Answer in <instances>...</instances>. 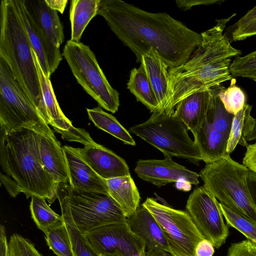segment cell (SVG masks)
Returning a JSON list of instances; mask_svg holds the SVG:
<instances>
[{
	"label": "cell",
	"instance_id": "1",
	"mask_svg": "<svg viewBox=\"0 0 256 256\" xmlns=\"http://www.w3.org/2000/svg\"><path fill=\"white\" fill-rule=\"evenodd\" d=\"M98 14L136 55L154 50L170 68L183 64L200 46L201 34L166 12L152 13L121 0H100Z\"/></svg>",
	"mask_w": 256,
	"mask_h": 256
},
{
	"label": "cell",
	"instance_id": "2",
	"mask_svg": "<svg viewBox=\"0 0 256 256\" xmlns=\"http://www.w3.org/2000/svg\"><path fill=\"white\" fill-rule=\"evenodd\" d=\"M236 14L216 20V24L202 32V41L189 60L168 70L170 98L162 112L172 114L176 105L190 94L221 86L231 80L232 58L242 54L234 48L226 34L227 23Z\"/></svg>",
	"mask_w": 256,
	"mask_h": 256
},
{
	"label": "cell",
	"instance_id": "3",
	"mask_svg": "<svg viewBox=\"0 0 256 256\" xmlns=\"http://www.w3.org/2000/svg\"><path fill=\"white\" fill-rule=\"evenodd\" d=\"M40 131L22 128L0 132V164L2 170L18 184L27 198L41 196L52 204L57 198L58 184L42 162Z\"/></svg>",
	"mask_w": 256,
	"mask_h": 256
},
{
	"label": "cell",
	"instance_id": "4",
	"mask_svg": "<svg viewBox=\"0 0 256 256\" xmlns=\"http://www.w3.org/2000/svg\"><path fill=\"white\" fill-rule=\"evenodd\" d=\"M32 50L15 0H1L0 58L38 110L42 95Z\"/></svg>",
	"mask_w": 256,
	"mask_h": 256
},
{
	"label": "cell",
	"instance_id": "5",
	"mask_svg": "<svg viewBox=\"0 0 256 256\" xmlns=\"http://www.w3.org/2000/svg\"><path fill=\"white\" fill-rule=\"evenodd\" d=\"M56 194L64 222L82 234L106 225L127 222L108 194L74 189L68 182L58 184Z\"/></svg>",
	"mask_w": 256,
	"mask_h": 256
},
{
	"label": "cell",
	"instance_id": "6",
	"mask_svg": "<svg viewBox=\"0 0 256 256\" xmlns=\"http://www.w3.org/2000/svg\"><path fill=\"white\" fill-rule=\"evenodd\" d=\"M249 170L232 160L230 154L200 171L203 186L220 204L256 222V206L248 188Z\"/></svg>",
	"mask_w": 256,
	"mask_h": 256
},
{
	"label": "cell",
	"instance_id": "7",
	"mask_svg": "<svg viewBox=\"0 0 256 256\" xmlns=\"http://www.w3.org/2000/svg\"><path fill=\"white\" fill-rule=\"evenodd\" d=\"M130 132L162 152L165 158L176 156L198 165L202 157L186 124L174 113L155 112L144 122L132 126Z\"/></svg>",
	"mask_w": 256,
	"mask_h": 256
},
{
	"label": "cell",
	"instance_id": "8",
	"mask_svg": "<svg viewBox=\"0 0 256 256\" xmlns=\"http://www.w3.org/2000/svg\"><path fill=\"white\" fill-rule=\"evenodd\" d=\"M62 55L85 92L101 108L112 113L116 112L120 106L119 94L108 82L90 46L70 40Z\"/></svg>",
	"mask_w": 256,
	"mask_h": 256
},
{
	"label": "cell",
	"instance_id": "9",
	"mask_svg": "<svg viewBox=\"0 0 256 256\" xmlns=\"http://www.w3.org/2000/svg\"><path fill=\"white\" fill-rule=\"evenodd\" d=\"M50 129L30 98L0 58V132L20 128Z\"/></svg>",
	"mask_w": 256,
	"mask_h": 256
},
{
	"label": "cell",
	"instance_id": "10",
	"mask_svg": "<svg viewBox=\"0 0 256 256\" xmlns=\"http://www.w3.org/2000/svg\"><path fill=\"white\" fill-rule=\"evenodd\" d=\"M142 204L160 226L172 256H196V246L204 238L187 212L160 204L150 198Z\"/></svg>",
	"mask_w": 256,
	"mask_h": 256
},
{
	"label": "cell",
	"instance_id": "11",
	"mask_svg": "<svg viewBox=\"0 0 256 256\" xmlns=\"http://www.w3.org/2000/svg\"><path fill=\"white\" fill-rule=\"evenodd\" d=\"M187 212L205 239L219 248L229 235L220 203L203 186L196 188L189 196L186 204Z\"/></svg>",
	"mask_w": 256,
	"mask_h": 256
},
{
	"label": "cell",
	"instance_id": "12",
	"mask_svg": "<svg viewBox=\"0 0 256 256\" xmlns=\"http://www.w3.org/2000/svg\"><path fill=\"white\" fill-rule=\"evenodd\" d=\"M84 236L98 256L146 255L144 242L133 232L128 222L102 226Z\"/></svg>",
	"mask_w": 256,
	"mask_h": 256
},
{
	"label": "cell",
	"instance_id": "13",
	"mask_svg": "<svg viewBox=\"0 0 256 256\" xmlns=\"http://www.w3.org/2000/svg\"><path fill=\"white\" fill-rule=\"evenodd\" d=\"M32 55L42 95V103L38 110L46 123L68 141L80 142L85 146L96 144L86 131L74 127L65 116L58 102L50 80L44 74L34 50Z\"/></svg>",
	"mask_w": 256,
	"mask_h": 256
},
{
	"label": "cell",
	"instance_id": "14",
	"mask_svg": "<svg viewBox=\"0 0 256 256\" xmlns=\"http://www.w3.org/2000/svg\"><path fill=\"white\" fill-rule=\"evenodd\" d=\"M22 0L45 41L46 62L51 76L62 60L60 46L64 38L63 26L57 11L51 9L45 0Z\"/></svg>",
	"mask_w": 256,
	"mask_h": 256
},
{
	"label": "cell",
	"instance_id": "15",
	"mask_svg": "<svg viewBox=\"0 0 256 256\" xmlns=\"http://www.w3.org/2000/svg\"><path fill=\"white\" fill-rule=\"evenodd\" d=\"M134 172L144 180L158 187L180 182L194 185L199 184V174L176 163L170 158L162 160H140Z\"/></svg>",
	"mask_w": 256,
	"mask_h": 256
},
{
	"label": "cell",
	"instance_id": "16",
	"mask_svg": "<svg viewBox=\"0 0 256 256\" xmlns=\"http://www.w3.org/2000/svg\"><path fill=\"white\" fill-rule=\"evenodd\" d=\"M77 150L95 172L105 180L130 176L126 161L102 145L90 144Z\"/></svg>",
	"mask_w": 256,
	"mask_h": 256
},
{
	"label": "cell",
	"instance_id": "17",
	"mask_svg": "<svg viewBox=\"0 0 256 256\" xmlns=\"http://www.w3.org/2000/svg\"><path fill=\"white\" fill-rule=\"evenodd\" d=\"M69 175V184L74 188L108 194L106 180L92 168L78 152L77 148L62 146Z\"/></svg>",
	"mask_w": 256,
	"mask_h": 256
},
{
	"label": "cell",
	"instance_id": "18",
	"mask_svg": "<svg viewBox=\"0 0 256 256\" xmlns=\"http://www.w3.org/2000/svg\"><path fill=\"white\" fill-rule=\"evenodd\" d=\"M127 222L133 232L144 242L146 252L160 251L170 254L168 242L160 226L142 204L128 218Z\"/></svg>",
	"mask_w": 256,
	"mask_h": 256
},
{
	"label": "cell",
	"instance_id": "19",
	"mask_svg": "<svg viewBox=\"0 0 256 256\" xmlns=\"http://www.w3.org/2000/svg\"><path fill=\"white\" fill-rule=\"evenodd\" d=\"M39 149L42 165L54 182L56 184L68 182L64 154L60 142L51 129L40 132Z\"/></svg>",
	"mask_w": 256,
	"mask_h": 256
},
{
	"label": "cell",
	"instance_id": "20",
	"mask_svg": "<svg viewBox=\"0 0 256 256\" xmlns=\"http://www.w3.org/2000/svg\"><path fill=\"white\" fill-rule=\"evenodd\" d=\"M142 65L156 96L158 108L162 112L169 100L168 66L153 49L142 56Z\"/></svg>",
	"mask_w": 256,
	"mask_h": 256
},
{
	"label": "cell",
	"instance_id": "21",
	"mask_svg": "<svg viewBox=\"0 0 256 256\" xmlns=\"http://www.w3.org/2000/svg\"><path fill=\"white\" fill-rule=\"evenodd\" d=\"M212 96V88L193 93L176 105L174 114L192 134L205 120Z\"/></svg>",
	"mask_w": 256,
	"mask_h": 256
},
{
	"label": "cell",
	"instance_id": "22",
	"mask_svg": "<svg viewBox=\"0 0 256 256\" xmlns=\"http://www.w3.org/2000/svg\"><path fill=\"white\" fill-rule=\"evenodd\" d=\"M192 134L202 160L206 164L218 162L229 154L226 151L228 138L214 128L206 118Z\"/></svg>",
	"mask_w": 256,
	"mask_h": 256
},
{
	"label": "cell",
	"instance_id": "23",
	"mask_svg": "<svg viewBox=\"0 0 256 256\" xmlns=\"http://www.w3.org/2000/svg\"><path fill=\"white\" fill-rule=\"evenodd\" d=\"M108 194L116 201L128 218L140 206V197L131 176L106 180Z\"/></svg>",
	"mask_w": 256,
	"mask_h": 256
},
{
	"label": "cell",
	"instance_id": "24",
	"mask_svg": "<svg viewBox=\"0 0 256 256\" xmlns=\"http://www.w3.org/2000/svg\"><path fill=\"white\" fill-rule=\"evenodd\" d=\"M100 0H72L70 8L71 38L80 42L82 34L93 18L98 15Z\"/></svg>",
	"mask_w": 256,
	"mask_h": 256
},
{
	"label": "cell",
	"instance_id": "25",
	"mask_svg": "<svg viewBox=\"0 0 256 256\" xmlns=\"http://www.w3.org/2000/svg\"><path fill=\"white\" fill-rule=\"evenodd\" d=\"M127 88L151 112L158 110V104L144 66L140 64L138 68H134L130 72Z\"/></svg>",
	"mask_w": 256,
	"mask_h": 256
},
{
	"label": "cell",
	"instance_id": "26",
	"mask_svg": "<svg viewBox=\"0 0 256 256\" xmlns=\"http://www.w3.org/2000/svg\"><path fill=\"white\" fill-rule=\"evenodd\" d=\"M15 2L32 48L44 74L50 78V74L46 62V46L44 38L26 9L23 0H15Z\"/></svg>",
	"mask_w": 256,
	"mask_h": 256
},
{
	"label": "cell",
	"instance_id": "27",
	"mask_svg": "<svg viewBox=\"0 0 256 256\" xmlns=\"http://www.w3.org/2000/svg\"><path fill=\"white\" fill-rule=\"evenodd\" d=\"M252 106L246 104L234 116L228 142L226 151L230 154L238 144L246 148L248 146L247 136L252 130L255 118L250 114Z\"/></svg>",
	"mask_w": 256,
	"mask_h": 256
},
{
	"label": "cell",
	"instance_id": "28",
	"mask_svg": "<svg viewBox=\"0 0 256 256\" xmlns=\"http://www.w3.org/2000/svg\"><path fill=\"white\" fill-rule=\"evenodd\" d=\"M89 119L98 128L106 132L126 144L136 146L130 132L111 114L104 111L100 106L87 108Z\"/></svg>",
	"mask_w": 256,
	"mask_h": 256
},
{
	"label": "cell",
	"instance_id": "29",
	"mask_svg": "<svg viewBox=\"0 0 256 256\" xmlns=\"http://www.w3.org/2000/svg\"><path fill=\"white\" fill-rule=\"evenodd\" d=\"M46 198L33 196L30 208L32 218L38 228L44 233L48 229L63 225L62 216L54 212L46 204Z\"/></svg>",
	"mask_w": 256,
	"mask_h": 256
},
{
	"label": "cell",
	"instance_id": "30",
	"mask_svg": "<svg viewBox=\"0 0 256 256\" xmlns=\"http://www.w3.org/2000/svg\"><path fill=\"white\" fill-rule=\"evenodd\" d=\"M217 88H212V96L206 120L214 128L229 138L234 115L230 114L225 109L218 96Z\"/></svg>",
	"mask_w": 256,
	"mask_h": 256
},
{
	"label": "cell",
	"instance_id": "31",
	"mask_svg": "<svg viewBox=\"0 0 256 256\" xmlns=\"http://www.w3.org/2000/svg\"><path fill=\"white\" fill-rule=\"evenodd\" d=\"M220 207L227 224L238 230L248 240L256 244V222L220 203Z\"/></svg>",
	"mask_w": 256,
	"mask_h": 256
},
{
	"label": "cell",
	"instance_id": "32",
	"mask_svg": "<svg viewBox=\"0 0 256 256\" xmlns=\"http://www.w3.org/2000/svg\"><path fill=\"white\" fill-rule=\"evenodd\" d=\"M47 245L58 256H74L66 223L44 233Z\"/></svg>",
	"mask_w": 256,
	"mask_h": 256
},
{
	"label": "cell",
	"instance_id": "33",
	"mask_svg": "<svg viewBox=\"0 0 256 256\" xmlns=\"http://www.w3.org/2000/svg\"><path fill=\"white\" fill-rule=\"evenodd\" d=\"M218 96L226 110L235 115L246 104V95L239 86L236 85V80L232 78L227 88L222 86L218 87Z\"/></svg>",
	"mask_w": 256,
	"mask_h": 256
},
{
	"label": "cell",
	"instance_id": "34",
	"mask_svg": "<svg viewBox=\"0 0 256 256\" xmlns=\"http://www.w3.org/2000/svg\"><path fill=\"white\" fill-rule=\"evenodd\" d=\"M230 70L232 76L248 78L256 82V50L234 58Z\"/></svg>",
	"mask_w": 256,
	"mask_h": 256
},
{
	"label": "cell",
	"instance_id": "35",
	"mask_svg": "<svg viewBox=\"0 0 256 256\" xmlns=\"http://www.w3.org/2000/svg\"><path fill=\"white\" fill-rule=\"evenodd\" d=\"M8 246L10 256H43L30 241L18 234L10 236Z\"/></svg>",
	"mask_w": 256,
	"mask_h": 256
},
{
	"label": "cell",
	"instance_id": "36",
	"mask_svg": "<svg viewBox=\"0 0 256 256\" xmlns=\"http://www.w3.org/2000/svg\"><path fill=\"white\" fill-rule=\"evenodd\" d=\"M65 223L74 256H98L87 242L84 234Z\"/></svg>",
	"mask_w": 256,
	"mask_h": 256
},
{
	"label": "cell",
	"instance_id": "37",
	"mask_svg": "<svg viewBox=\"0 0 256 256\" xmlns=\"http://www.w3.org/2000/svg\"><path fill=\"white\" fill-rule=\"evenodd\" d=\"M226 256H256V244L248 240L232 243Z\"/></svg>",
	"mask_w": 256,
	"mask_h": 256
},
{
	"label": "cell",
	"instance_id": "38",
	"mask_svg": "<svg viewBox=\"0 0 256 256\" xmlns=\"http://www.w3.org/2000/svg\"><path fill=\"white\" fill-rule=\"evenodd\" d=\"M232 28V41L242 40L256 35V16L250 18L243 25Z\"/></svg>",
	"mask_w": 256,
	"mask_h": 256
},
{
	"label": "cell",
	"instance_id": "39",
	"mask_svg": "<svg viewBox=\"0 0 256 256\" xmlns=\"http://www.w3.org/2000/svg\"><path fill=\"white\" fill-rule=\"evenodd\" d=\"M242 164L256 173V142L248 144L242 159Z\"/></svg>",
	"mask_w": 256,
	"mask_h": 256
},
{
	"label": "cell",
	"instance_id": "40",
	"mask_svg": "<svg viewBox=\"0 0 256 256\" xmlns=\"http://www.w3.org/2000/svg\"><path fill=\"white\" fill-rule=\"evenodd\" d=\"M224 1L221 0H176V2L178 8L187 10L196 6L220 4Z\"/></svg>",
	"mask_w": 256,
	"mask_h": 256
},
{
	"label": "cell",
	"instance_id": "41",
	"mask_svg": "<svg viewBox=\"0 0 256 256\" xmlns=\"http://www.w3.org/2000/svg\"><path fill=\"white\" fill-rule=\"evenodd\" d=\"M0 179L1 183L4 186L11 196L14 198L21 192L18 184L7 174H4L0 172Z\"/></svg>",
	"mask_w": 256,
	"mask_h": 256
},
{
	"label": "cell",
	"instance_id": "42",
	"mask_svg": "<svg viewBox=\"0 0 256 256\" xmlns=\"http://www.w3.org/2000/svg\"><path fill=\"white\" fill-rule=\"evenodd\" d=\"M212 243L206 239H204L198 244L196 250V256H212L214 248Z\"/></svg>",
	"mask_w": 256,
	"mask_h": 256
},
{
	"label": "cell",
	"instance_id": "43",
	"mask_svg": "<svg viewBox=\"0 0 256 256\" xmlns=\"http://www.w3.org/2000/svg\"><path fill=\"white\" fill-rule=\"evenodd\" d=\"M0 256H10L4 226H0Z\"/></svg>",
	"mask_w": 256,
	"mask_h": 256
},
{
	"label": "cell",
	"instance_id": "44",
	"mask_svg": "<svg viewBox=\"0 0 256 256\" xmlns=\"http://www.w3.org/2000/svg\"><path fill=\"white\" fill-rule=\"evenodd\" d=\"M247 182L250 196L256 206V173L249 170Z\"/></svg>",
	"mask_w": 256,
	"mask_h": 256
},
{
	"label": "cell",
	"instance_id": "45",
	"mask_svg": "<svg viewBox=\"0 0 256 256\" xmlns=\"http://www.w3.org/2000/svg\"><path fill=\"white\" fill-rule=\"evenodd\" d=\"M48 6L52 10L63 14L67 5V0H45Z\"/></svg>",
	"mask_w": 256,
	"mask_h": 256
},
{
	"label": "cell",
	"instance_id": "46",
	"mask_svg": "<svg viewBox=\"0 0 256 256\" xmlns=\"http://www.w3.org/2000/svg\"><path fill=\"white\" fill-rule=\"evenodd\" d=\"M256 16V6L250 10L244 16L242 17L232 27H238L244 24L250 18Z\"/></svg>",
	"mask_w": 256,
	"mask_h": 256
},
{
	"label": "cell",
	"instance_id": "47",
	"mask_svg": "<svg viewBox=\"0 0 256 256\" xmlns=\"http://www.w3.org/2000/svg\"><path fill=\"white\" fill-rule=\"evenodd\" d=\"M146 256H172L170 254L164 252H146Z\"/></svg>",
	"mask_w": 256,
	"mask_h": 256
},
{
	"label": "cell",
	"instance_id": "48",
	"mask_svg": "<svg viewBox=\"0 0 256 256\" xmlns=\"http://www.w3.org/2000/svg\"><path fill=\"white\" fill-rule=\"evenodd\" d=\"M248 141L256 140V119H255V124L252 130L247 136Z\"/></svg>",
	"mask_w": 256,
	"mask_h": 256
},
{
	"label": "cell",
	"instance_id": "49",
	"mask_svg": "<svg viewBox=\"0 0 256 256\" xmlns=\"http://www.w3.org/2000/svg\"></svg>",
	"mask_w": 256,
	"mask_h": 256
}]
</instances>
